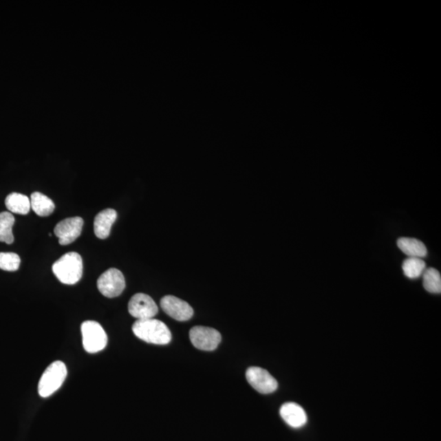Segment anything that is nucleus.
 Wrapping results in <instances>:
<instances>
[{"mask_svg": "<svg viewBox=\"0 0 441 441\" xmlns=\"http://www.w3.org/2000/svg\"><path fill=\"white\" fill-rule=\"evenodd\" d=\"M400 250L409 257H417L423 259L427 255V250L425 244L420 240L413 238H400L397 241Z\"/></svg>", "mask_w": 441, "mask_h": 441, "instance_id": "obj_13", "label": "nucleus"}, {"mask_svg": "<svg viewBox=\"0 0 441 441\" xmlns=\"http://www.w3.org/2000/svg\"><path fill=\"white\" fill-rule=\"evenodd\" d=\"M15 218L10 212L0 213V242L12 244L14 241L12 226Z\"/></svg>", "mask_w": 441, "mask_h": 441, "instance_id": "obj_16", "label": "nucleus"}, {"mask_svg": "<svg viewBox=\"0 0 441 441\" xmlns=\"http://www.w3.org/2000/svg\"><path fill=\"white\" fill-rule=\"evenodd\" d=\"M279 413H281L283 420L294 429H300L308 422V416L305 410L296 403L283 404Z\"/></svg>", "mask_w": 441, "mask_h": 441, "instance_id": "obj_11", "label": "nucleus"}, {"mask_svg": "<svg viewBox=\"0 0 441 441\" xmlns=\"http://www.w3.org/2000/svg\"><path fill=\"white\" fill-rule=\"evenodd\" d=\"M190 339L199 350L215 351L220 344L222 336L217 330L204 326H195L190 331Z\"/></svg>", "mask_w": 441, "mask_h": 441, "instance_id": "obj_6", "label": "nucleus"}, {"mask_svg": "<svg viewBox=\"0 0 441 441\" xmlns=\"http://www.w3.org/2000/svg\"><path fill=\"white\" fill-rule=\"evenodd\" d=\"M402 269L406 277L409 279H417L425 272L426 263L422 259L408 257L404 261Z\"/></svg>", "mask_w": 441, "mask_h": 441, "instance_id": "obj_17", "label": "nucleus"}, {"mask_svg": "<svg viewBox=\"0 0 441 441\" xmlns=\"http://www.w3.org/2000/svg\"><path fill=\"white\" fill-rule=\"evenodd\" d=\"M161 308L168 316L178 321H186L193 316L194 311L191 305L177 297L168 295L160 301Z\"/></svg>", "mask_w": 441, "mask_h": 441, "instance_id": "obj_10", "label": "nucleus"}, {"mask_svg": "<svg viewBox=\"0 0 441 441\" xmlns=\"http://www.w3.org/2000/svg\"><path fill=\"white\" fill-rule=\"evenodd\" d=\"M130 315L138 320H147L154 318L159 312L155 301L145 294H135L129 303Z\"/></svg>", "mask_w": 441, "mask_h": 441, "instance_id": "obj_8", "label": "nucleus"}, {"mask_svg": "<svg viewBox=\"0 0 441 441\" xmlns=\"http://www.w3.org/2000/svg\"><path fill=\"white\" fill-rule=\"evenodd\" d=\"M246 378L248 383L261 394H270L276 391L278 383L268 371L259 367H250L246 371Z\"/></svg>", "mask_w": 441, "mask_h": 441, "instance_id": "obj_7", "label": "nucleus"}, {"mask_svg": "<svg viewBox=\"0 0 441 441\" xmlns=\"http://www.w3.org/2000/svg\"><path fill=\"white\" fill-rule=\"evenodd\" d=\"M84 220L80 217H69L61 221L55 226L54 234L59 239L61 246H68L80 237Z\"/></svg>", "mask_w": 441, "mask_h": 441, "instance_id": "obj_9", "label": "nucleus"}, {"mask_svg": "<svg viewBox=\"0 0 441 441\" xmlns=\"http://www.w3.org/2000/svg\"><path fill=\"white\" fill-rule=\"evenodd\" d=\"M21 259L14 252H0V269L6 272H16L19 269Z\"/></svg>", "mask_w": 441, "mask_h": 441, "instance_id": "obj_19", "label": "nucleus"}, {"mask_svg": "<svg viewBox=\"0 0 441 441\" xmlns=\"http://www.w3.org/2000/svg\"><path fill=\"white\" fill-rule=\"evenodd\" d=\"M423 287L431 294H440L441 277L438 270L429 268L423 272Z\"/></svg>", "mask_w": 441, "mask_h": 441, "instance_id": "obj_18", "label": "nucleus"}, {"mask_svg": "<svg viewBox=\"0 0 441 441\" xmlns=\"http://www.w3.org/2000/svg\"><path fill=\"white\" fill-rule=\"evenodd\" d=\"M30 206L37 215L47 217L55 211V204L52 200L41 192H34L30 196Z\"/></svg>", "mask_w": 441, "mask_h": 441, "instance_id": "obj_14", "label": "nucleus"}, {"mask_svg": "<svg viewBox=\"0 0 441 441\" xmlns=\"http://www.w3.org/2000/svg\"><path fill=\"white\" fill-rule=\"evenodd\" d=\"M67 376V369L62 361H55L45 369L39 380L38 391L43 398H46L59 389Z\"/></svg>", "mask_w": 441, "mask_h": 441, "instance_id": "obj_3", "label": "nucleus"}, {"mask_svg": "<svg viewBox=\"0 0 441 441\" xmlns=\"http://www.w3.org/2000/svg\"><path fill=\"white\" fill-rule=\"evenodd\" d=\"M6 205L8 211L17 213V215H26L30 212V200L28 196L20 193H11L7 196Z\"/></svg>", "mask_w": 441, "mask_h": 441, "instance_id": "obj_15", "label": "nucleus"}, {"mask_svg": "<svg viewBox=\"0 0 441 441\" xmlns=\"http://www.w3.org/2000/svg\"><path fill=\"white\" fill-rule=\"evenodd\" d=\"M133 332L138 338L151 344L166 345L172 339L167 325L154 318L138 320L133 325Z\"/></svg>", "mask_w": 441, "mask_h": 441, "instance_id": "obj_1", "label": "nucleus"}, {"mask_svg": "<svg viewBox=\"0 0 441 441\" xmlns=\"http://www.w3.org/2000/svg\"><path fill=\"white\" fill-rule=\"evenodd\" d=\"M125 279L120 270L111 268L98 279V288L101 294L109 299L116 298L125 289Z\"/></svg>", "mask_w": 441, "mask_h": 441, "instance_id": "obj_5", "label": "nucleus"}, {"mask_svg": "<svg viewBox=\"0 0 441 441\" xmlns=\"http://www.w3.org/2000/svg\"><path fill=\"white\" fill-rule=\"evenodd\" d=\"M117 218L115 209L107 208L100 212L94 219V233L99 239H105L110 235L111 226Z\"/></svg>", "mask_w": 441, "mask_h": 441, "instance_id": "obj_12", "label": "nucleus"}, {"mask_svg": "<svg viewBox=\"0 0 441 441\" xmlns=\"http://www.w3.org/2000/svg\"><path fill=\"white\" fill-rule=\"evenodd\" d=\"M52 272L65 285H75L83 276V259L76 252L65 253L52 265Z\"/></svg>", "mask_w": 441, "mask_h": 441, "instance_id": "obj_2", "label": "nucleus"}, {"mask_svg": "<svg viewBox=\"0 0 441 441\" xmlns=\"http://www.w3.org/2000/svg\"><path fill=\"white\" fill-rule=\"evenodd\" d=\"M81 333L83 345L87 352L97 353L107 347V335L99 323L93 321L83 323Z\"/></svg>", "mask_w": 441, "mask_h": 441, "instance_id": "obj_4", "label": "nucleus"}]
</instances>
